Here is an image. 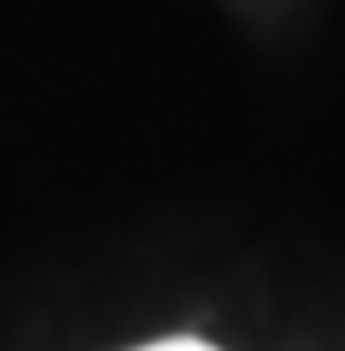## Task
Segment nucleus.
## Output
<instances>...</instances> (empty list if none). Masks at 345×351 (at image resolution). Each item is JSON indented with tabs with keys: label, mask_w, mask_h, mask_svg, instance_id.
Returning <instances> with one entry per match:
<instances>
[{
	"label": "nucleus",
	"mask_w": 345,
	"mask_h": 351,
	"mask_svg": "<svg viewBox=\"0 0 345 351\" xmlns=\"http://www.w3.org/2000/svg\"><path fill=\"white\" fill-rule=\"evenodd\" d=\"M142 351H214V346H203V340H153Z\"/></svg>",
	"instance_id": "obj_1"
}]
</instances>
